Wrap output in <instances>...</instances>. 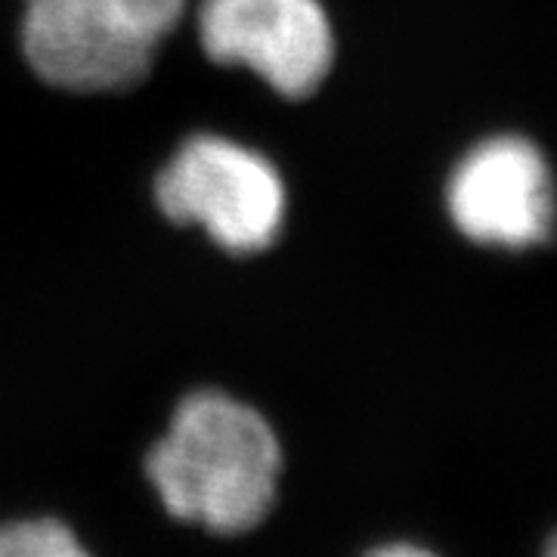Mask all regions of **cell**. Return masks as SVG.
<instances>
[{
    "mask_svg": "<svg viewBox=\"0 0 557 557\" xmlns=\"http://www.w3.org/2000/svg\"><path fill=\"white\" fill-rule=\"evenodd\" d=\"M362 557H440L434 555L431 548L424 545H416V542H384L379 548L366 552Z\"/></svg>",
    "mask_w": 557,
    "mask_h": 557,
    "instance_id": "7",
    "label": "cell"
},
{
    "mask_svg": "<svg viewBox=\"0 0 557 557\" xmlns=\"http://www.w3.org/2000/svg\"><path fill=\"white\" fill-rule=\"evenodd\" d=\"M282 443L255 406L196 391L146 456V478L180 523L218 536L258 530L276 508Z\"/></svg>",
    "mask_w": 557,
    "mask_h": 557,
    "instance_id": "1",
    "label": "cell"
},
{
    "mask_svg": "<svg viewBox=\"0 0 557 557\" xmlns=\"http://www.w3.org/2000/svg\"><path fill=\"white\" fill-rule=\"evenodd\" d=\"M161 211L205 226L233 255H255L276 239L285 220V183L270 161L223 137L180 146L156 186Z\"/></svg>",
    "mask_w": 557,
    "mask_h": 557,
    "instance_id": "3",
    "label": "cell"
},
{
    "mask_svg": "<svg viewBox=\"0 0 557 557\" xmlns=\"http://www.w3.org/2000/svg\"><path fill=\"white\" fill-rule=\"evenodd\" d=\"M205 53L245 65L282 97H310L335 60V35L319 0H205Z\"/></svg>",
    "mask_w": 557,
    "mask_h": 557,
    "instance_id": "4",
    "label": "cell"
},
{
    "mask_svg": "<svg viewBox=\"0 0 557 557\" xmlns=\"http://www.w3.org/2000/svg\"><path fill=\"white\" fill-rule=\"evenodd\" d=\"M0 557H94L78 533L57 518L0 523Z\"/></svg>",
    "mask_w": 557,
    "mask_h": 557,
    "instance_id": "6",
    "label": "cell"
},
{
    "mask_svg": "<svg viewBox=\"0 0 557 557\" xmlns=\"http://www.w3.org/2000/svg\"><path fill=\"white\" fill-rule=\"evenodd\" d=\"M180 16L183 0H25L22 50L62 90H121L146 75Z\"/></svg>",
    "mask_w": 557,
    "mask_h": 557,
    "instance_id": "2",
    "label": "cell"
},
{
    "mask_svg": "<svg viewBox=\"0 0 557 557\" xmlns=\"http://www.w3.org/2000/svg\"><path fill=\"white\" fill-rule=\"evenodd\" d=\"M449 218L471 242L530 248L552 230V180L530 139L493 137L458 161Z\"/></svg>",
    "mask_w": 557,
    "mask_h": 557,
    "instance_id": "5",
    "label": "cell"
}]
</instances>
